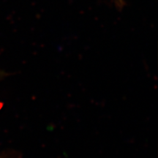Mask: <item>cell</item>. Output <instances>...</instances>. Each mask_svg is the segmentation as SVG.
<instances>
[{"label":"cell","mask_w":158,"mask_h":158,"mask_svg":"<svg viewBox=\"0 0 158 158\" xmlns=\"http://www.w3.org/2000/svg\"><path fill=\"white\" fill-rule=\"evenodd\" d=\"M2 73L0 72V78H1V77H2ZM0 158H1V157H0Z\"/></svg>","instance_id":"6da1fadb"}]
</instances>
